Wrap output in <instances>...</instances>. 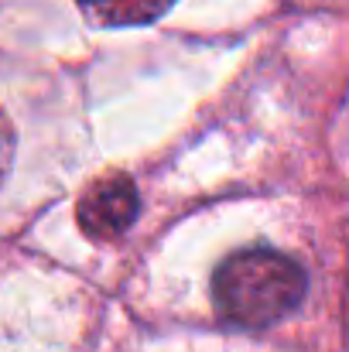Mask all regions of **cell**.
<instances>
[{
  "mask_svg": "<svg viewBox=\"0 0 349 352\" xmlns=\"http://www.w3.org/2000/svg\"><path fill=\"white\" fill-rule=\"evenodd\" d=\"M216 311L236 329H271L305 298V270L274 250L230 253L213 277Z\"/></svg>",
  "mask_w": 349,
  "mask_h": 352,
  "instance_id": "6da1fadb",
  "label": "cell"
},
{
  "mask_svg": "<svg viewBox=\"0 0 349 352\" xmlns=\"http://www.w3.org/2000/svg\"><path fill=\"white\" fill-rule=\"evenodd\" d=\"M137 219V188L130 178L110 175L86 188L79 199V226L93 239H116Z\"/></svg>",
  "mask_w": 349,
  "mask_h": 352,
  "instance_id": "7a4b0ae2",
  "label": "cell"
},
{
  "mask_svg": "<svg viewBox=\"0 0 349 352\" xmlns=\"http://www.w3.org/2000/svg\"><path fill=\"white\" fill-rule=\"evenodd\" d=\"M175 0H79L89 21L103 28H137L158 21Z\"/></svg>",
  "mask_w": 349,
  "mask_h": 352,
  "instance_id": "3957f363",
  "label": "cell"
},
{
  "mask_svg": "<svg viewBox=\"0 0 349 352\" xmlns=\"http://www.w3.org/2000/svg\"><path fill=\"white\" fill-rule=\"evenodd\" d=\"M343 332H346V346H349V270H346V291H343Z\"/></svg>",
  "mask_w": 349,
  "mask_h": 352,
  "instance_id": "277c9868",
  "label": "cell"
}]
</instances>
